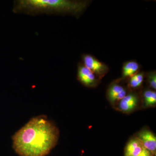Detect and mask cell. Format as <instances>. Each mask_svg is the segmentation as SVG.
<instances>
[{
	"instance_id": "cell-1",
	"label": "cell",
	"mask_w": 156,
	"mask_h": 156,
	"mask_svg": "<svg viewBox=\"0 0 156 156\" xmlns=\"http://www.w3.org/2000/svg\"><path fill=\"white\" fill-rule=\"evenodd\" d=\"M59 131L46 116L34 117L12 136L13 147L19 156H46L55 147Z\"/></svg>"
},
{
	"instance_id": "cell-2",
	"label": "cell",
	"mask_w": 156,
	"mask_h": 156,
	"mask_svg": "<svg viewBox=\"0 0 156 156\" xmlns=\"http://www.w3.org/2000/svg\"><path fill=\"white\" fill-rule=\"evenodd\" d=\"M89 0H17L14 1L15 14L31 16L41 14L71 15L79 18L92 2Z\"/></svg>"
},
{
	"instance_id": "cell-3",
	"label": "cell",
	"mask_w": 156,
	"mask_h": 156,
	"mask_svg": "<svg viewBox=\"0 0 156 156\" xmlns=\"http://www.w3.org/2000/svg\"><path fill=\"white\" fill-rule=\"evenodd\" d=\"M82 63L99 79L103 77L109 71L107 65L90 54H82Z\"/></svg>"
},
{
	"instance_id": "cell-4",
	"label": "cell",
	"mask_w": 156,
	"mask_h": 156,
	"mask_svg": "<svg viewBox=\"0 0 156 156\" xmlns=\"http://www.w3.org/2000/svg\"><path fill=\"white\" fill-rule=\"evenodd\" d=\"M77 77L78 80L87 87H94L98 83V77L82 62L78 64Z\"/></svg>"
},
{
	"instance_id": "cell-5",
	"label": "cell",
	"mask_w": 156,
	"mask_h": 156,
	"mask_svg": "<svg viewBox=\"0 0 156 156\" xmlns=\"http://www.w3.org/2000/svg\"><path fill=\"white\" fill-rule=\"evenodd\" d=\"M143 147L151 153L154 154L156 150V137L149 130H144L140 132L137 137Z\"/></svg>"
},
{
	"instance_id": "cell-6",
	"label": "cell",
	"mask_w": 156,
	"mask_h": 156,
	"mask_svg": "<svg viewBox=\"0 0 156 156\" xmlns=\"http://www.w3.org/2000/svg\"><path fill=\"white\" fill-rule=\"evenodd\" d=\"M127 95V91L122 85L115 82L112 84L107 91V97L112 103L120 101Z\"/></svg>"
},
{
	"instance_id": "cell-7",
	"label": "cell",
	"mask_w": 156,
	"mask_h": 156,
	"mask_svg": "<svg viewBox=\"0 0 156 156\" xmlns=\"http://www.w3.org/2000/svg\"><path fill=\"white\" fill-rule=\"evenodd\" d=\"M139 98L134 93L127 94L119 103V108L124 112H130L134 110L138 105Z\"/></svg>"
},
{
	"instance_id": "cell-8",
	"label": "cell",
	"mask_w": 156,
	"mask_h": 156,
	"mask_svg": "<svg viewBox=\"0 0 156 156\" xmlns=\"http://www.w3.org/2000/svg\"><path fill=\"white\" fill-rule=\"evenodd\" d=\"M141 67L136 60L126 61L123 65L122 76L124 78H130L140 72Z\"/></svg>"
},
{
	"instance_id": "cell-9",
	"label": "cell",
	"mask_w": 156,
	"mask_h": 156,
	"mask_svg": "<svg viewBox=\"0 0 156 156\" xmlns=\"http://www.w3.org/2000/svg\"><path fill=\"white\" fill-rule=\"evenodd\" d=\"M143 148L142 144L137 137L131 140L126 146L125 156H137Z\"/></svg>"
},
{
	"instance_id": "cell-10",
	"label": "cell",
	"mask_w": 156,
	"mask_h": 156,
	"mask_svg": "<svg viewBox=\"0 0 156 156\" xmlns=\"http://www.w3.org/2000/svg\"><path fill=\"white\" fill-rule=\"evenodd\" d=\"M144 73L139 72L129 78V87L131 89H136L141 87L144 81Z\"/></svg>"
},
{
	"instance_id": "cell-11",
	"label": "cell",
	"mask_w": 156,
	"mask_h": 156,
	"mask_svg": "<svg viewBox=\"0 0 156 156\" xmlns=\"http://www.w3.org/2000/svg\"><path fill=\"white\" fill-rule=\"evenodd\" d=\"M144 101L145 106H154L156 104V92L154 90H146L144 92Z\"/></svg>"
},
{
	"instance_id": "cell-12",
	"label": "cell",
	"mask_w": 156,
	"mask_h": 156,
	"mask_svg": "<svg viewBox=\"0 0 156 156\" xmlns=\"http://www.w3.org/2000/svg\"><path fill=\"white\" fill-rule=\"evenodd\" d=\"M147 79L149 86L153 89L155 90L156 89V71L149 72L147 73Z\"/></svg>"
},
{
	"instance_id": "cell-13",
	"label": "cell",
	"mask_w": 156,
	"mask_h": 156,
	"mask_svg": "<svg viewBox=\"0 0 156 156\" xmlns=\"http://www.w3.org/2000/svg\"><path fill=\"white\" fill-rule=\"evenodd\" d=\"M137 156H151V153L144 148L141 153Z\"/></svg>"
}]
</instances>
